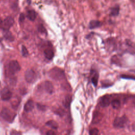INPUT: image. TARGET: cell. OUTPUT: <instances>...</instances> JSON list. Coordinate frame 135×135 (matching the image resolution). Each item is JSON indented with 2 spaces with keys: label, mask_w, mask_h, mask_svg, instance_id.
Masks as SVG:
<instances>
[{
  "label": "cell",
  "mask_w": 135,
  "mask_h": 135,
  "mask_svg": "<svg viewBox=\"0 0 135 135\" xmlns=\"http://www.w3.org/2000/svg\"><path fill=\"white\" fill-rule=\"evenodd\" d=\"M132 130L135 132V123H134L132 125Z\"/></svg>",
  "instance_id": "28"
},
{
  "label": "cell",
  "mask_w": 135,
  "mask_h": 135,
  "mask_svg": "<svg viewBox=\"0 0 135 135\" xmlns=\"http://www.w3.org/2000/svg\"><path fill=\"white\" fill-rule=\"evenodd\" d=\"M71 101V98L70 97V95H67L65 97L63 102V105L65 107V108H68L70 105V102Z\"/></svg>",
  "instance_id": "19"
},
{
  "label": "cell",
  "mask_w": 135,
  "mask_h": 135,
  "mask_svg": "<svg viewBox=\"0 0 135 135\" xmlns=\"http://www.w3.org/2000/svg\"><path fill=\"white\" fill-rule=\"evenodd\" d=\"M110 98L107 95H104L101 98L99 102L100 106L103 108L108 107L110 105Z\"/></svg>",
  "instance_id": "8"
},
{
  "label": "cell",
  "mask_w": 135,
  "mask_h": 135,
  "mask_svg": "<svg viewBox=\"0 0 135 135\" xmlns=\"http://www.w3.org/2000/svg\"><path fill=\"white\" fill-rule=\"evenodd\" d=\"M119 6H114V7H113L111 11V13L110 14L112 15V16H117L118 14H119Z\"/></svg>",
  "instance_id": "20"
},
{
  "label": "cell",
  "mask_w": 135,
  "mask_h": 135,
  "mask_svg": "<svg viewBox=\"0 0 135 135\" xmlns=\"http://www.w3.org/2000/svg\"><path fill=\"white\" fill-rule=\"evenodd\" d=\"M46 134L47 135H55L56 133H55L53 131L50 130V131H47Z\"/></svg>",
  "instance_id": "26"
},
{
  "label": "cell",
  "mask_w": 135,
  "mask_h": 135,
  "mask_svg": "<svg viewBox=\"0 0 135 135\" xmlns=\"http://www.w3.org/2000/svg\"><path fill=\"white\" fill-rule=\"evenodd\" d=\"M128 122V119L126 116L117 117L113 121V126L115 128L121 129L124 128Z\"/></svg>",
  "instance_id": "2"
},
{
  "label": "cell",
  "mask_w": 135,
  "mask_h": 135,
  "mask_svg": "<svg viewBox=\"0 0 135 135\" xmlns=\"http://www.w3.org/2000/svg\"><path fill=\"white\" fill-rule=\"evenodd\" d=\"M3 26V21L1 18H0V28L2 27Z\"/></svg>",
  "instance_id": "27"
},
{
  "label": "cell",
  "mask_w": 135,
  "mask_h": 135,
  "mask_svg": "<svg viewBox=\"0 0 135 135\" xmlns=\"http://www.w3.org/2000/svg\"><path fill=\"white\" fill-rule=\"evenodd\" d=\"M99 132V130L97 128H92V129H91L89 131V134L90 135H96L98 134Z\"/></svg>",
  "instance_id": "21"
},
{
  "label": "cell",
  "mask_w": 135,
  "mask_h": 135,
  "mask_svg": "<svg viewBox=\"0 0 135 135\" xmlns=\"http://www.w3.org/2000/svg\"><path fill=\"white\" fill-rule=\"evenodd\" d=\"M8 69L11 73H14L18 72L21 69V67L17 61L15 60H13L11 61L9 63Z\"/></svg>",
  "instance_id": "5"
},
{
  "label": "cell",
  "mask_w": 135,
  "mask_h": 135,
  "mask_svg": "<svg viewBox=\"0 0 135 135\" xmlns=\"http://www.w3.org/2000/svg\"><path fill=\"white\" fill-rule=\"evenodd\" d=\"M0 84H1V82H0Z\"/></svg>",
  "instance_id": "30"
},
{
  "label": "cell",
  "mask_w": 135,
  "mask_h": 135,
  "mask_svg": "<svg viewBox=\"0 0 135 135\" xmlns=\"http://www.w3.org/2000/svg\"><path fill=\"white\" fill-rule=\"evenodd\" d=\"M3 35L4 37L9 41H12L14 40V37L12 34V33L8 31V30L4 29L3 31Z\"/></svg>",
  "instance_id": "12"
},
{
  "label": "cell",
  "mask_w": 135,
  "mask_h": 135,
  "mask_svg": "<svg viewBox=\"0 0 135 135\" xmlns=\"http://www.w3.org/2000/svg\"><path fill=\"white\" fill-rule=\"evenodd\" d=\"M121 77L123 79H131V80H135V76L129 75H121Z\"/></svg>",
  "instance_id": "24"
},
{
  "label": "cell",
  "mask_w": 135,
  "mask_h": 135,
  "mask_svg": "<svg viewBox=\"0 0 135 135\" xmlns=\"http://www.w3.org/2000/svg\"><path fill=\"white\" fill-rule=\"evenodd\" d=\"M25 20V15L23 13H21L19 17V21L20 22H23Z\"/></svg>",
  "instance_id": "25"
},
{
  "label": "cell",
  "mask_w": 135,
  "mask_h": 135,
  "mask_svg": "<svg viewBox=\"0 0 135 135\" xmlns=\"http://www.w3.org/2000/svg\"><path fill=\"white\" fill-rule=\"evenodd\" d=\"M44 90L49 93L51 94L53 91V86L52 83L50 81H46L44 82Z\"/></svg>",
  "instance_id": "11"
},
{
  "label": "cell",
  "mask_w": 135,
  "mask_h": 135,
  "mask_svg": "<svg viewBox=\"0 0 135 135\" xmlns=\"http://www.w3.org/2000/svg\"><path fill=\"white\" fill-rule=\"evenodd\" d=\"M11 134H21V133H20V132H15V131H13V132H12L11 133Z\"/></svg>",
  "instance_id": "29"
},
{
  "label": "cell",
  "mask_w": 135,
  "mask_h": 135,
  "mask_svg": "<svg viewBox=\"0 0 135 135\" xmlns=\"http://www.w3.org/2000/svg\"><path fill=\"white\" fill-rule=\"evenodd\" d=\"M1 99L4 101L9 100L12 97V92L7 88H4L0 92Z\"/></svg>",
  "instance_id": "6"
},
{
  "label": "cell",
  "mask_w": 135,
  "mask_h": 135,
  "mask_svg": "<svg viewBox=\"0 0 135 135\" xmlns=\"http://www.w3.org/2000/svg\"><path fill=\"white\" fill-rule=\"evenodd\" d=\"M27 17L32 21H33L35 20L36 17V13L33 10H29L27 12Z\"/></svg>",
  "instance_id": "15"
},
{
  "label": "cell",
  "mask_w": 135,
  "mask_h": 135,
  "mask_svg": "<svg viewBox=\"0 0 135 135\" xmlns=\"http://www.w3.org/2000/svg\"><path fill=\"white\" fill-rule=\"evenodd\" d=\"M46 124L49 127H51V128H52L53 129H57L59 127L57 123L54 120H50L47 121L46 123Z\"/></svg>",
  "instance_id": "16"
},
{
  "label": "cell",
  "mask_w": 135,
  "mask_h": 135,
  "mask_svg": "<svg viewBox=\"0 0 135 135\" xmlns=\"http://www.w3.org/2000/svg\"><path fill=\"white\" fill-rule=\"evenodd\" d=\"M111 105H112V108L113 109H118L120 107V104H121L120 100L117 99H115L111 101Z\"/></svg>",
  "instance_id": "17"
},
{
  "label": "cell",
  "mask_w": 135,
  "mask_h": 135,
  "mask_svg": "<svg viewBox=\"0 0 135 135\" xmlns=\"http://www.w3.org/2000/svg\"><path fill=\"white\" fill-rule=\"evenodd\" d=\"M25 78L28 83H31L34 82L36 79V74L35 72L32 69H28L25 73Z\"/></svg>",
  "instance_id": "4"
},
{
  "label": "cell",
  "mask_w": 135,
  "mask_h": 135,
  "mask_svg": "<svg viewBox=\"0 0 135 135\" xmlns=\"http://www.w3.org/2000/svg\"><path fill=\"white\" fill-rule=\"evenodd\" d=\"M102 118V114L99 111H95L93 113V116L92 119V123L93 124L98 123L101 120Z\"/></svg>",
  "instance_id": "9"
},
{
  "label": "cell",
  "mask_w": 135,
  "mask_h": 135,
  "mask_svg": "<svg viewBox=\"0 0 135 135\" xmlns=\"http://www.w3.org/2000/svg\"><path fill=\"white\" fill-rule=\"evenodd\" d=\"M34 107V102L32 100H30L27 101L26 102V103L25 104L24 107V109L26 112H29L33 109Z\"/></svg>",
  "instance_id": "10"
},
{
  "label": "cell",
  "mask_w": 135,
  "mask_h": 135,
  "mask_svg": "<svg viewBox=\"0 0 135 135\" xmlns=\"http://www.w3.org/2000/svg\"><path fill=\"white\" fill-rule=\"evenodd\" d=\"M49 76L52 79L59 81L65 78V74L62 70L59 68H54L49 72Z\"/></svg>",
  "instance_id": "1"
},
{
  "label": "cell",
  "mask_w": 135,
  "mask_h": 135,
  "mask_svg": "<svg viewBox=\"0 0 135 135\" xmlns=\"http://www.w3.org/2000/svg\"><path fill=\"white\" fill-rule=\"evenodd\" d=\"M14 23V18L11 16H8L6 17L4 20L3 21V26L4 29L8 30Z\"/></svg>",
  "instance_id": "7"
},
{
  "label": "cell",
  "mask_w": 135,
  "mask_h": 135,
  "mask_svg": "<svg viewBox=\"0 0 135 135\" xmlns=\"http://www.w3.org/2000/svg\"><path fill=\"white\" fill-rule=\"evenodd\" d=\"M98 78H99V75H98V73H97V72H93V75L91 78V81L94 86H97V85L98 84Z\"/></svg>",
  "instance_id": "18"
},
{
  "label": "cell",
  "mask_w": 135,
  "mask_h": 135,
  "mask_svg": "<svg viewBox=\"0 0 135 135\" xmlns=\"http://www.w3.org/2000/svg\"><path fill=\"white\" fill-rule=\"evenodd\" d=\"M38 30L40 32L42 33H46V31L45 27L42 25H40L38 27Z\"/></svg>",
  "instance_id": "23"
},
{
  "label": "cell",
  "mask_w": 135,
  "mask_h": 135,
  "mask_svg": "<svg viewBox=\"0 0 135 135\" xmlns=\"http://www.w3.org/2000/svg\"><path fill=\"white\" fill-rule=\"evenodd\" d=\"M22 53L24 56H27L28 54V52L25 46H22Z\"/></svg>",
  "instance_id": "22"
},
{
  "label": "cell",
  "mask_w": 135,
  "mask_h": 135,
  "mask_svg": "<svg viewBox=\"0 0 135 135\" xmlns=\"http://www.w3.org/2000/svg\"><path fill=\"white\" fill-rule=\"evenodd\" d=\"M44 54L45 57L48 60H51L54 56L53 51L50 49H45L44 51Z\"/></svg>",
  "instance_id": "14"
},
{
  "label": "cell",
  "mask_w": 135,
  "mask_h": 135,
  "mask_svg": "<svg viewBox=\"0 0 135 135\" xmlns=\"http://www.w3.org/2000/svg\"><path fill=\"white\" fill-rule=\"evenodd\" d=\"M101 25V23L97 20H92L90 22L89 27L90 29H94L100 27Z\"/></svg>",
  "instance_id": "13"
},
{
  "label": "cell",
  "mask_w": 135,
  "mask_h": 135,
  "mask_svg": "<svg viewBox=\"0 0 135 135\" xmlns=\"http://www.w3.org/2000/svg\"><path fill=\"white\" fill-rule=\"evenodd\" d=\"M1 115L4 120L8 122H11L14 119V115L12 112L6 108H3L1 112Z\"/></svg>",
  "instance_id": "3"
}]
</instances>
